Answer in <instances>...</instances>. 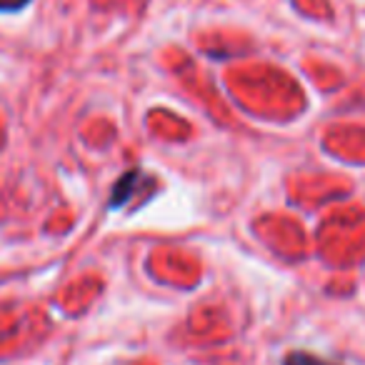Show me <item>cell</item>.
I'll use <instances>...</instances> for the list:
<instances>
[{
	"instance_id": "cell-1",
	"label": "cell",
	"mask_w": 365,
	"mask_h": 365,
	"mask_svg": "<svg viewBox=\"0 0 365 365\" xmlns=\"http://www.w3.org/2000/svg\"><path fill=\"white\" fill-rule=\"evenodd\" d=\"M153 175H145L143 170H128L123 173L120 178H118L115 188H113L110 193V203H108V210H120L125 208V203H130L133 198H135V193H140V185H150Z\"/></svg>"
},
{
	"instance_id": "cell-2",
	"label": "cell",
	"mask_w": 365,
	"mask_h": 365,
	"mask_svg": "<svg viewBox=\"0 0 365 365\" xmlns=\"http://www.w3.org/2000/svg\"><path fill=\"white\" fill-rule=\"evenodd\" d=\"M283 365H333V363L318 358V355L303 353V350H293V353H288L283 358Z\"/></svg>"
}]
</instances>
